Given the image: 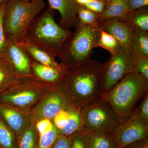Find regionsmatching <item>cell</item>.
I'll return each mask as SVG.
<instances>
[{
  "label": "cell",
  "instance_id": "obj_1",
  "mask_svg": "<svg viewBox=\"0 0 148 148\" xmlns=\"http://www.w3.org/2000/svg\"><path fill=\"white\" fill-rule=\"evenodd\" d=\"M103 65L91 60L67 71L62 86L69 103L82 108L100 98Z\"/></svg>",
  "mask_w": 148,
  "mask_h": 148
},
{
  "label": "cell",
  "instance_id": "obj_2",
  "mask_svg": "<svg viewBox=\"0 0 148 148\" xmlns=\"http://www.w3.org/2000/svg\"><path fill=\"white\" fill-rule=\"evenodd\" d=\"M54 10L49 6L32 21L24 40L58 57L63 44L72 32L57 24Z\"/></svg>",
  "mask_w": 148,
  "mask_h": 148
},
{
  "label": "cell",
  "instance_id": "obj_3",
  "mask_svg": "<svg viewBox=\"0 0 148 148\" xmlns=\"http://www.w3.org/2000/svg\"><path fill=\"white\" fill-rule=\"evenodd\" d=\"M148 91V80L141 75L132 73L100 97L112 106L122 124L130 116L136 103Z\"/></svg>",
  "mask_w": 148,
  "mask_h": 148
},
{
  "label": "cell",
  "instance_id": "obj_4",
  "mask_svg": "<svg viewBox=\"0 0 148 148\" xmlns=\"http://www.w3.org/2000/svg\"><path fill=\"white\" fill-rule=\"evenodd\" d=\"M61 84L48 83L34 75L17 76L11 86L0 93V103L22 110L31 111L49 92Z\"/></svg>",
  "mask_w": 148,
  "mask_h": 148
},
{
  "label": "cell",
  "instance_id": "obj_5",
  "mask_svg": "<svg viewBox=\"0 0 148 148\" xmlns=\"http://www.w3.org/2000/svg\"><path fill=\"white\" fill-rule=\"evenodd\" d=\"M61 47L58 58L68 70L82 66L92 60V49L101 29L99 26L92 27L78 24Z\"/></svg>",
  "mask_w": 148,
  "mask_h": 148
},
{
  "label": "cell",
  "instance_id": "obj_6",
  "mask_svg": "<svg viewBox=\"0 0 148 148\" xmlns=\"http://www.w3.org/2000/svg\"><path fill=\"white\" fill-rule=\"evenodd\" d=\"M45 5V0H6L3 16L6 39L16 43L24 40L32 21Z\"/></svg>",
  "mask_w": 148,
  "mask_h": 148
},
{
  "label": "cell",
  "instance_id": "obj_7",
  "mask_svg": "<svg viewBox=\"0 0 148 148\" xmlns=\"http://www.w3.org/2000/svg\"><path fill=\"white\" fill-rule=\"evenodd\" d=\"M85 127L95 135L113 134L121 124L112 106L101 97L82 108Z\"/></svg>",
  "mask_w": 148,
  "mask_h": 148
},
{
  "label": "cell",
  "instance_id": "obj_8",
  "mask_svg": "<svg viewBox=\"0 0 148 148\" xmlns=\"http://www.w3.org/2000/svg\"><path fill=\"white\" fill-rule=\"evenodd\" d=\"M133 56L132 48L120 46L111 54L110 60L104 63L101 74V95L112 89L125 76L133 73Z\"/></svg>",
  "mask_w": 148,
  "mask_h": 148
},
{
  "label": "cell",
  "instance_id": "obj_9",
  "mask_svg": "<svg viewBox=\"0 0 148 148\" xmlns=\"http://www.w3.org/2000/svg\"><path fill=\"white\" fill-rule=\"evenodd\" d=\"M113 135L116 148H124L131 143L148 138V123L140 115L138 107H134L129 118L119 126Z\"/></svg>",
  "mask_w": 148,
  "mask_h": 148
},
{
  "label": "cell",
  "instance_id": "obj_10",
  "mask_svg": "<svg viewBox=\"0 0 148 148\" xmlns=\"http://www.w3.org/2000/svg\"><path fill=\"white\" fill-rule=\"evenodd\" d=\"M62 84L49 92L32 109L31 111L32 123L35 124L43 119L52 121L56 115L69 103Z\"/></svg>",
  "mask_w": 148,
  "mask_h": 148
},
{
  "label": "cell",
  "instance_id": "obj_11",
  "mask_svg": "<svg viewBox=\"0 0 148 148\" xmlns=\"http://www.w3.org/2000/svg\"><path fill=\"white\" fill-rule=\"evenodd\" d=\"M52 121L62 136L70 137L85 128L82 108L70 103L56 115Z\"/></svg>",
  "mask_w": 148,
  "mask_h": 148
},
{
  "label": "cell",
  "instance_id": "obj_12",
  "mask_svg": "<svg viewBox=\"0 0 148 148\" xmlns=\"http://www.w3.org/2000/svg\"><path fill=\"white\" fill-rule=\"evenodd\" d=\"M7 40L2 55L14 73L17 76L33 75L31 66L32 58L16 43Z\"/></svg>",
  "mask_w": 148,
  "mask_h": 148
},
{
  "label": "cell",
  "instance_id": "obj_13",
  "mask_svg": "<svg viewBox=\"0 0 148 148\" xmlns=\"http://www.w3.org/2000/svg\"><path fill=\"white\" fill-rule=\"evenodd\" d=\"M0 117L18 138L31 123V111L22 110L0 103Z\"/></svg>",
  "mask_w": 148,
  "mask_h": 148
},
{
  "label": "cell",
  "instance_id": "obj_14",
  "mask_svg": "<svg viewBox=\"0 0 148 148\" xmlns=\"http://www.w3.org/2000/svg\"><path fill=\"white\" fill-rule=\"evenodd\" d=\"M49 6L61 15L60 26L66 29L75 28L78 24L77 12L82 5L76 0H47Z\"/></svg>",
  "mask_w": 148,
  "mask_h": 148
},
{
  "label": "cell",
  "instance_id": "obj_15",
  "mask_svg": "<svg viewBox=\"0 0 148 148\" xmlns=\"http://www.w3.org/2000/svg\"><path fill=\"white\" fill-rule=\"evenodd\" d=\"M101 30L112 35L118 41L121 46L131 48L133 28L130 24L113 18L101 21L99 25Z\"/></svg>",
  "mask_w": 148,
  "mask_h": 148
},
{
  "label": "cell",
  "instance_id": "obj_16",
  "mask_svg": "<svg viewBox=\"0 0 148 148\" xmlns=\"http://www.w3.org/2000/svg\"><path fill=\"white\" fill-rule=\"evenodd\" d=\"M31 66L35 77L44 82L55 85L63 83L68 71L62 64L56 68L40 64L32 59Z\"/></svg>",
  "mask_w": 148,
  "mask_h": 148
},
{
  "label": "cell",
  "instance_id": "obj_17",
  "mask_svg": "<svg viewBox=\"0 0 148 148\" xmlns=\"http://www.w3.org/2000/svg\"><path fill=\"white\" fill-rule=\"evenodd\" d=\"M34 124L39 135L37 148H52L59 136L52 121L41 119Z\"/></svg>",
  "mask_w": 148,
  "mask_h": 148
},
{
  "label": "cell",
  "instance_id": "obj_18",
  "mask_svg": "<svg viewBox=\"0 0 148 148\" xmlns=\"http://www.w3.org/2000/svg\"><path fill=\"white\" fill-rule=\"evenodd\" d=\"M16 44L28 53L30 58L40 64L56 68L61 66V64L56 61L53 56L26 40H23Z\"/></svg>",
  "mask_w": 148,
  "mask_h": 148
},
{
  "label": "cell",
  "instance_id": "obj_19",
  "mask_svg": "<svg viewBox=\"0 0 148 148\" xmlns=\"http://www.w3.org/2000/svg\"><path fill=\"white\" fill-rule=\"evenodd\" d=\"M120 21L130 24L134 29L148 32V7L128 12Z\"/></svg>",
  "mask_w": 148,
  "mask_h": 148
},
{
  "label": "cell",
  "instance_id": "obj_20",
  "mask_svg": "<svg viewBox=\"0 0 148 148\" xmlns=\"http://www.w3.org/2000/svg\"><path fill=\"white\" fill-rule=\"evenodd\" d=\"M127 12V0H108L106 9L100 14V21L121 18Z\"/></svg>",
  "mask_w": 148,
  "mask_h": 148
},
{
  "label": "cell",
  "instance_id": "obj_21",
  "mask_svg": "<svg viewBox=\"0 0 148 148\" xmlns=\"http://www.w3.org/2000/svg\"><path fill=\"white\" fill-rule=\"evenodd\" d=\"M131 48L134 53L148 57V32L133 29Z\"/></svg>",
  "mask_w": 148,
  "mask_h": 148
},
{
  "label": "cell",
  "instance_id": "obj_22",
  "mask_svg": "<svg viewBox=\"0 0 148 148\" xmlns=\"http://www.w3.org/2000/svg\"><path fill=\"white\" fill-rule=\"evenodd\" d=\"M86 141L88 148H116L113 134L95 135L87 131Z\"/></svg>",
  "mask_w": 148,
  "mask_h": 148
},
{
  "label": "cell",
  "instance_id": "obj_23",
  "mask_svg": "<svg viewBox=\"0 0 148 148\" xmlns=\"http://www.w3.org/2000/svg\"><path fill=\"white\" fill-rule=\"evenodd\" d=\"M39 135L34 124L32 122L17 139V148H37Z\"/></svg>",
  "mask_w": 148,
  "mask_h": 148
},
{
  "label": "cell",
  "instance_id": "obj_24",
  "mask_svg": "<svg viewBox=\"0 0 148 148\" xmlns=\"http://www.w3.org/2000/svg\"><path fill=\"white\" fill-rule=\"evenodd\" d=\"M0 148H17V138L15 133L1 117Z\"/></svg>",
  "mask_w": 148,
  "mask_h": 148
},
{
  "label": "cell",
  "instance_id": "obj_25",
  "mask_svg": "<svg viewBox=\"0 0 148 148\" xmlns=\"http://www.w3.org/2000/svg\"><path fill=\"white\" fill-rule=\"evenodd\" d=\"M78 24L81 25H88L92 27H98L101 24L100 14L96 13L82 6L77 12Z\"/></svg>",
  "mask_w": 148,
  "mask_h": 148
},
{
  "label": "cell",
  "instance_id": "obj_26",
  "mask_svg": "<svg viewBox=\"0 0 148 148\" xmlns=\"http://www.w3.org/2000/svg\"><path fill=\"white\" fill-rule=\"evenodd\" d=\"M120 46L119 42L112 35L101 30L94 48H103L112 54Z\"/></svg>",
  "mask_w": 148,
  "mask_h": 148
},
{
  "label": "cell",
  "instance_id": "obj_27",
  "mask_svg": "<svg viewBox=\"0 0 148 148\" xmlns=\"http://www.w3.org/2000/svg\"><path fill=\"white\" fill-rule=\"evenodd\" d=\"M17 77L10 66L0 69V93L11 86Z\"/></svg>",
  "mask_w": 148,
  "mask_h": 148
},
{
  "label": "cell",
  "instance_id": "obj_28",
  "mask_svg": "<svg viewBox=\"0 0 148 148\" xmlns=\"http://www.w3.org/2000/svg\"><path fill=\"white\" fill-rule=\"evenodd\" d=\"M139 74L148 80V57L133 52V73Z\"/></svg>",
  "mask_w": 148,
  "mask_h": 148
},
{
  "label": "cell",
  "instance_id": "obj_29",
  "mask_svg": "<svg viewBox=\"0 0 148 148\" xmlns=\"http://www.w3.org/2000/svg\"><path fill=\"white\" fill-rule=\"evenodd\" d=\"M86 134L87 130L85 128L70 136V148H88L86 141Z\"/></svg>",
  "mask_w": 148,
  "mask_h": 148
},
{
  "label": "cell",
  "instance_id": "obj_30",
  "mask_svg": "<svg viewBox=\"0 0 148 148\" xmlns=\"http://www.w3.org/2000/svg\"><path fill=\"white\" fill-rule=\"evenodd\" d=\"M6 2V0H3L0 4V53L2 54L4 50L7 42L3 27V16Z\"/></svg>",
  "mask_w": 148,
  "mask_h": 148
},
{
  "label": "cell",
  "instance_id": "obj_31",
  "mask_svg": "<svg viewBox=\"0 0 148 148\" xmlns=\"http://www.w3.org/2000/svg\"><path fill=\"white\" fill-rule=\"evenodd\" d=\"M108 2V0H92L85 6L92 11L98 14L103 13Z\"/></svg>",
  "mask_w": 148,
  "mask_h": 148
},
{
  "label": "cell",
  "instance_id": "obj_32",
  "mask_svg": "<svg viewBox=\"0 0 148 148\" xmlns=\"http://www.w3.org/2000/svg\"><path fill=\"white\" fill-rule=\"evenodd\" d=\"M142 101L140 107H138L140 115L143 119L148 123V91L142 98Z\"/></svg>",
  "mask_w": 148,
  "mask_h": 148
},
{
  "label": "cell",
  "instance_id": "obj_33",
  "mask_svg": "<svg viewBox=\"0 0 148 148\" xmlns=\"http://www.w3.org/2000/svg\"><path fill=\"white\" fill-rule=\"evenodd\" d=\"M128 12L148 6V0H127Z\"/></svg>",
  "mask_w": 148,
  "mask_h": 148
},
{
  "label": "cell",
  "instance_id": "obj_34",
  "mask_svg": "<svg viewBox=\"0 0 148 148\" xmlns=\"http://www.w3.org/2000/svg\"><path fill=\"white\" fill-rule=\"evenodd\" d=\"M70 137L59 135L57 141L51 148H70Z\"/></svg>",
  "mask_w": 148,
  "mask_h": 148
},
{
  "label": "cell",
  "instance_id": "obj_35",
  "mask_svg": "<svg viewBox=\"0 0 148 148\" xmlns=\"http://www.w3.org/2000/svg\"><path fill=\"white\" fill-rule=\"evenodd\" d=\"M124 148H148V138L131 143Z\"/></svg>",
  "mask_w": 148,
  "mask_h": 148
},
{
  "label": "cell",
  "instance_id": "obj_36",
  "mask_svg": "<svg viewBox=\"0 0 148 148\" xmlns=\"http://www.w3.org/2000/svg\"><path fill=\"white\" fill-rule=\"evenodd\" d=\"M9 66L2 54L0 53V69Z\"/></svg>",
  "mask_w": 148,
  "mask_h": 148
},
{
  "label": "cell",
  "instance_id": "obj_37",
  "mask_svg": "<svg viewBox=\"0 0 148 148\" xmlns=\"http://www.w3.org/2000/svg\"><path fill=\"white\" fill-rule=\"evenodd\" d=\"M79 4L82 6H84L86 4L90 3L92 0H76Z\"/></svg>",
  "mask_w": 148,
  "mask_h": 148
},
{
  "label": "cell",
  "instance_id": "obj_38",
  "mask_svg": "<svg viewBox=\"0 0 148 148\" xmlns=\"http://www.w3.org/2000/svg\"><path fill=\"white\" fill-rule=\"evenodd\" d=\"M22 1H24V2H29L31 0H22Z\"/></svg>",
  "mask_w": 148,
  "mask_h": 148
},
{
  "label": "cell",
  "instance_id": "obj_39",
  "mask_svg": "<svg viewBox=\"0 0 148 148\" xmlns=\"http://www.w3.org/2000/svg\"><path fill=\"white\" fill-rule=\"evenodd\" d=\"M3 1V0H0V4Z\"/></svg>",
  "mask_w": 148,
  "mask_h": 148
}]
</instances>
